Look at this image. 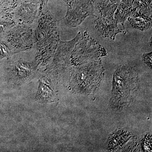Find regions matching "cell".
<instances>
[{
    "instance_id": "6da1fadb",
    "label": "cell",
    "mask_w": 152,
    "mask_h": 152,
    "mask_svg": "<svg viewBox=\"0 0 152 152\" xmlns=\"http://www.w3.org/2000/svg\"><path fill=\"white\" fill-rule=\"evenodd\" d=\"M48 0L40 4L37 26L34 30L37 52L34 60L38 66H44L54 57L59 42L58 21L53 16L47 7Z\"/></svg>"
},
{
    "instance_id": "7a4b0ae2",
    "label": "cell",
    "mask_w": 152,
    "mask_h": 152,
    "mask_svg": "<svg viewBox=\"0 0 152 152\" xmlns=\"http://www.w3.org/2000/svg\"><path fill=\"white\" fill-rule=\"evenodd\" d=\"M140 89L138 74L128 66H120L114 74L112 98L110 103L117 108L130 104Z\"/></svg>"
},
{
    "instance_id": "3957f363",
    "label": "cell",
    "mask_w": 152,
    "mask_h": 152,
    "mask_svg": "<svg viewBox=\"0 0 152 152\" xmlns=\"http://www.w3.org/2000/svg\"><path fill=\"white\" fill-rule=\"evenodd\" d=\"M104 73L99 61L95 60L75 67L71 70L70 86L77 94H91L99 86Z\"/></svg>"
},
{
    "instance_id": "277c9868",
    "label": "cell",
    "mask_w": 152,
    "mask_h": 152,
    "mask_svg": "<svg viewBox=\"0 0 152 152\" xmlns=\"http://www.w3.org/2000/svg\"><path fill=\"white\" fill-rule=\"evenodd\" d=\"M58 74L48 66L44 71H39V86L35 96V101L39 103L47 104L58 100V94L56 88V80Z\"/></svg>"
},
{
    "instance_id": "5b68a950",
    "label": "cell",
    "mask_w": 152,
    "mask_h": 152,
    "mask_svg": "<svg viewBox=\"0 0 152 152\" xmlns=\"http://www.w3.org/2000/svg\"><path fill=\"white\" fill-rule=\"evenodd\" d=\"M104 48L87 34L81 36L77 42L71 56L74 64H82L89 59H96L103 56Z\"/></svg>"
},
{
    "instance_id": "8992f818",
    "label": "cell",
    "mask_w": 152,
    "mask_h": 152,
    "mask_svg": "<svg viewBox=\"0 0 152 152\" xmlns=\"http://www.w3.org/2000/svg\"><path fill=\"white\" fill-rule=\"evenodd\" d=\"M4 38L18 53L31 50L34 45V30L30 25L18 23Z\"/></svg>"
},
{
    "instance_id": "52a82bcc",
    "label": "cell",
    "mask_w": 152,
    "mask_h": 152,
    "mask_svg": "<svg viewBox=\"0 0 152 152\" xmlns=\"http://www.w3.org/2000/svg\"><path fill=\"white\" fill-rule=\"evenodd\" d=\"M39 71V66L34 61H26L20 58L10 65L9 78L14 85L22 86L37 77Z\"/></svg>"
},
{
    "instance_id": "ba28073f",
    "label": "cell",
    "mask_w": 152,
    "mask_h": 152,
    "mask_svg": "<svg viewBox=\"0 0 152 152\" xmlns=\"http://www.w3.org/2000/svg\"><path fill=\"white\" fill-rule=\"evenodd\" d=\"M65 17L67 23L71 26H77L87 17L93 14L94 8L88 0H69Z\"/></svg>"
},
{
    "instance_id": "9c48e42d",
    "label": "cell",
    "mask_w": 152,
    "mask_h": 152,
    "mask_svg": "<svg viewBox=\"0 0 152 152\" xmlns=\"http://www.w3.org/2000/svg\"><path fill=\"white\" fill-rule=\"evenodd\" d=\"M39 8L37 4L22 2L14 9L13 15L18 23L31 25L38 18Z\"/></svg>"
},
{
    "instance_id": "30bf717a",
    "label": "cell",
    "mask_w": 152,
    "mask_h": 152,
    "mask_svg": "<svg viewBox=\"0 0 152 152\" xmlns=\"http://www.w3.org/2000/svg\"><path fill=\"white\" fill-rule=\"evenodd\" d=\"M18 22L13 15L12 12L10 13L7 18L0 20V38H4Z\"/></svg>"
},
{
    "instance_id": "8fae6325",
    "label": "cell",
    "mask_w": 152,
    "mask_h": 152,
    "mask_svg": "<svg viewBox=\"0 0 152 152\" xmlns=\"http://www.w3.org/2000/svg\"><path fill=\"white\" fill-rule=\"evenodd\" d=\"M18 53L4 38H0V59Z\"/></svg>"
},
{
    "instance_id": "7c38bea8",
    "label": "cell",
    "mask_w": 152,
    "mask_h": 152,
    "mask_svg": "<svg viewBox=\"0 0 152 152\" xmlns=\"http://www.w3.org/2000/svg\"><path fill=\"white\" fill-rule=\"evenodd\" d=\"M152 53L143 55V61L150 67H151L152 65Z\"/></svg>"
},
{
    "instance_id": "4fadbf2b",
    "label": "cell",
    "mask_w": 152,
    "mask_h": 152,
    "mask_svg": "<svg viewBox=\"0 0 152 152\" xmlns=\"http://www.w3.org/2000/svg\"><path fill=\"white\" fill-rule=\"evenodd\" d=\"M43 0H22V2L40 4Z\"/></svg>"
}]
</instances>
